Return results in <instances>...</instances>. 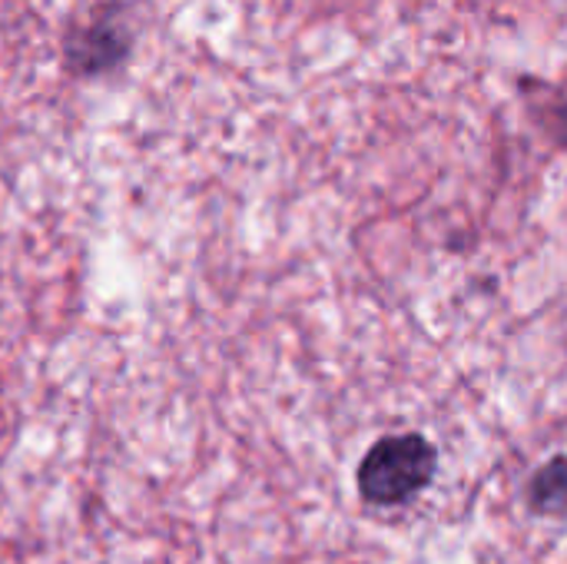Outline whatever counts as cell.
<instances>
[{"mask_svg":"<svg viewBox=\"0 0 567 564\" xmlns=\"http://www.w3.org/2000/svg\"><path fill=\"white\" fill-rule=\"evenodd\" d=\"M435 475V449L422 435H392L369 449L359 489L372 505H402Z\"/></svg>","mask_w":567,"mask_h":564,"instance_id":"obj_1","label":"cell"},{"mask_svg":"<svg viewBox=\"0 0 567 564\" xmlns=\"http://www.w3.org/2000/svg\"><path fill=\"white\" fill-rule=\"evenodd\" d=\"M70 53H73V66H80L83 73H96L126 53V37L116 33L113 23H96L80 30V37L70 43Z\"/></svg>","mask_w":567,"mask_h":564,"instance_id":"obj_2","label":"cell"},{"mask_svg":"<svg viewBox=\"0 0 567 564\" xmlns=\"http://www.w3.org/2000/svg\"><path fill=\"white\" fill-rule=\"evenodd\" d=\"M532 505L538 512H565L567 509V459L548 462L532 482Z\"/></svg>","mask_w":567,"mask_h":564,"instance_id":"obj_3","label":"cell"}]
</instances>
